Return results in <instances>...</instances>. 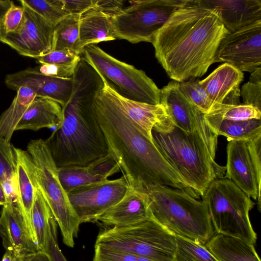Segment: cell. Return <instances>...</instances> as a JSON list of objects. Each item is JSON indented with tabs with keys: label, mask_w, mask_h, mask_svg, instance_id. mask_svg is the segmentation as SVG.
Listing matches in <instances>:
<instances>
[{
	"label": "cell",
	"mask_w": 261,
	"mask_h": 261,
	"mask_svg": "<svg viewBox=\"0 0 261 261\" xmlns=\"http://www.w3.org/2000/svg\"><path fill=\"white\" fill-rule=\"evenodd\" d=\"M228 33L218 10L205 0H185L151 43L167 75L179 83L202 76L218 62L219 45Z\"/></svg>",
	"instance_id": "1"
},
{
	"label": "cell",
	"mask_w": 261,
	"mask_h": 261,
	"mask_svg": "<svg viewBox=\"0 0 261 261\" xmlns=\"http://www.w3.org/2000/svg\"><path fill=\"white\" fill-rule=\"evenodd\" d=\"M94 108L110 153L129 188L163 186L197 195L164 158L153 142L141 132L116 101L113 90L104 82Z\"/></svg>",
	"instance_id": "2"
},
{
	"label": "cell",
	"mask_w": 261,
	"mask_h": 261,
	"mask_svg": "<svg viewBox=\"0 0 261 261\" xmlns=\"http://www.w3.org/2000/svg\"><path fill=\"white\" fill-rule=\"evenodd\" d=\"M72 79L71 96L62 108V121L45 140L58 168L85 165L109 153L94 108L104 81L83 58Z\"/></svg>",
	"instance_id": "3"
},
{
	"label": "cell",
	"mask_w": 261,
	"mask_h": 261,
	"mask_svg": "<svg viewBox=\"0 0 261 261\" xmlns=\"http://www.w3.org/2000/svg\"><path fill=\"white\" fill-rule=\"evenodd\" d=\"M152 142L187 186L199 197L215 179L223 178L225 166L218 165L198 132L174 126L169 132L152 130Z\"/></svg>",
	"instance_id": "4"
},
{
	"label": "cell",
	"mask_w": 261,
	"mask_h": 261,
	"mask_svg": "<svg viewBox=\"0 0 261 261\" xmlns=\"http://www.w3.org/2000/svg\"><path fill=\"white\" fill-rule=\"evenodd\" d=\"M145 195L152 218L175 235L205 245L214 235L207 207L185 190L147 186Z\"/></svg>",
	"instance_id": "5"
},
{
	"label": "cell",
	"mask_w": 261,
	"mask_h": 261,
	"mask_svg": "<svg viewBox=\"0 0 261 261\" xmlns=\"http://www.w3.org/2000/svg\"><path fill=\"white\" fill-rule=\"evenodd\" d=\"M201 197L215 232L255 244L257 235L249 218L255 203L232 181L225 178L214 180Z\"/></svg>",
	"instance_id": "6"
},
{
	"label": "cell",
	"mask_w": 261,
	"mask_h": 261,
	"mask_svg": "<svg viewBox=\"0 0 261 261\" xmlns=\"http://www.w3.org/2000/svg\"><path fill=\"white\" fill-rule=\"evenodd\" d=\"M27 151L33 159L37 187L59 226L65 245L73 248L81 224L62 187L55 164L45 141L31 140Z\"/></svg>",
	"instance_id": "7"
},
{
	"label": "cell",
	"mask_w": 261,
	"mask_h": 261,
	"mask_svg": "<svg viewBox=\"0 0 261 261\" xmlns=\"http://www.w3.org/2000/svg\"><path fill=\"white\" fill-rule=\"evenodd\" d=\"M95 246L157 261H173L176 237L152 218L133 226L109 228L99 233Z\"/></svg>",
	"instance_id": "8"
},
{
	"label": "cell",
	"mask_w": 261,
	"mask_h": 261,
	"mask_svg": "<svg viewBox=\"0 0 261 261\" xmlns=\"http://www.w3.org/2000/svg\"><path fill=\"white\" fill-rule=\"evenodd\" d=\"M81 56L119 96L136 102L160 104V89L144 71L115 59L95 44L86 46Z\"/></svg>",
	"instance_id": "9"
},
{
	"label": "cell",
	"mask_w": 261,
	"mask_h": 261,
	"mask_svg": "<svg viewBox=\"0 0 261 261\" xmlns=\"http://www.w3.org/2000/svg\"><path fill=\"white\" fill-rule=\"evenodd\" d=\"M185 0L130 1L119 14L112 17L116 39L132 43L152 42L154 34Z\"/></svg>",
	"instance_id": "10"
},
{
	"label": "cell",
	"mask_w": 261,
	"mask_h": 261,
	"mask_svg": "<svg viewBox=\"0 0 261 261\" xmlns=\"http://www.w3.org/2000/svg\"><path fill=\"white\" fill-rule=\"evenodd\" d=\"M261 137L253 141L230 140L227 146V163L223 178L232 181L260 210Z\"/></svg>",
	"instance_id": "11"
},
{
	"label": "cell",
	"mask_w": 261,
	"mask_h": 261,
	"mask_svg": "<svg viewBox=\"0 0 261 261\" xmlns=\"http://www.w3.org/2000/svg\"><path fill=\"white\" fill-rule=\"evenodd\" d=\"M129 187L122 176L75 187L67 192L81 223L98 219L125 195Z\"/></svg>",
	"instance_id": "12"
},
{
	"label": "cell",
	"mask_w": 261,
	"mask_h": 261,
	"mask_svg": "<svg viewBox=\"0 0 261 261\" xmlns=\"http://www.w3.org/2000/svg\"><path fill=\"white\" fill-rule=\"evenodd\" d=\"M160 91V103L174 126L187 132H199L215 156L218 136L208 125L204 114L181 91L179 83L171 81Z\"/></svg>",
	"instance_id": "13"
},
{
	"label": "cell",
	"mask_w": 261,
	"mask_h": 261,
	"mask_svg": "<svg viewBox=\"0 0 261 261\" xmlns=\"http://www.w3.org/2000/svg\"><path fill=\"white\" fill-rule=\"evenodd\" d=\"M22 6L24 12L19 25L14 31L0 36V41L21 56L36 59L52 51L55 25Z\"/></svg>",
	"instance_id": "14"
},
{
	"label": "cell",
	"mask_w": 261,
	"mask_h": 261,
	"mask_svg": "<svg viewBox=\"0 0 261 261\" xmlns=\"http://www.w3.org/2000/svg\"><path fill=\"white\" fill-rule=\"evenodd\" d=\"M217 59L242 72L261 67V20L228 33L220 43Z\"/></svg>",
	"instance_id": "15"
},
{
	"label": "cell",
	"mask_w": 261,
	"mask_h": 261,
	"mask_svg": "<svg viewBox=\"0 0 261 261\" xmlns=\"http://www.w3.org/2000/svg\"><path fill=\"white\" fill-rule=\"evenodd\" d=\"M5 83L7 87L15 91L21 87H27L34 91L36 97L51 99L63 108L71 96L73 79L43 75L29 67L7 74Z\"/></svg>",
	"instance_id": "16"
},
{
	"label": "cell",
	"mask_w": 261,
	"mask_h": 261,
	"mask_svg": "<svg viewBox=\"0 0 261 261\" xmlns=\"http://www.w3.org/2000/svg\"><path fill=\"white\" fill-rule=\"evenodd\" d=\"M0 224L6 251L20 257L39 251L26 226L19 204L6 203L3 205Z\"/></svg>",
	"instance_id": "17"
},
{
	"label": "cell",
	"mask_w": 261,
	"mask_h": 261,
	"mask_svg": "<svg viewBox=\"0 0 261 261\" xmlns=\"http://www.w3.org/2000/svg\"><path fill=\"white\" fill-rule=\"evenodd\" d=\"M113 91L114 98L121 110L150 141H152V130L166 133L174 127V125L162 104L153 105L134 101Z\"/></svg>",
	"instance_id": "18"
},
{
	"label": "cell",
	"mask_w": 261,
	"mask_h": 261,
	"mask_svg": "<svg viewBox=\"0 0 261 261\" xmlns=\"http://www.w3.org/2000/svg\"><path fill=\"white\" fill-rule=\"evenodd\" d=\"M152 218L144 193L128 188L123 197L98 219L103 225L123 227L135 225Z\"/></svg>",
	"instance_id": "19"
},
{
	"label": "cell",
	"mask_w": 261,
	"mask_h": 261,
	"mask_svg": "<svg viewBox=\"0 0 261 261\" xmlns=\"http://www.w3.org/2000/svg\"><path fill=\"white\" fill-rule=\"evenodd\" d=\"M119 171L117 164L109 153L85 165L58 168L59 177L66 192L77 187L107 180Z\"/></svg>",
	"instance_id": "20"
},
{
	"label": "cell",
	"mask_w": 261,
	"mask_h": 261,
	"mask_svg": "<svg viewBox=\"0 0 261 261\" xmlns=\"http://www.w3.org/2000/svg\"><path fill=\"white\" fill-rule=\"evenodd\" d=\"M216 8L229 33H233L261 20L260 0H205Z\"/></svg>",
	"instance_id": "21"
},
{
	"label": "cell",
	"mask_w": 261,
	"mask_h": 261,
	"mask_svg": "<svg viewBox=\"0 0 261 261\" xmlns=\"http://www.w3.org/2000/svg\"><path fill=\"white\" fill-rule=\"evenodd\" d=\"M243 79V72L224 63L199 83L213 102L221 105L230 96L240 93L239 86Z\"/></svg>",
	"instance_id": "22"
},
{
	"label": "cell",
	"mask_w": 261,
	"mask_h": 261,
	"mask_svg": "<svg viewBox=\"0 0 261 261\" xmlns=\"http://www.w3.org/2000/svg\"><path fill=\"white\" fill-rule=\"evenodd\" d=\"M16 150L17 156L16 174L20 206L26 226L35 241L31 220L35 192L37 187L35 178L34 164L27 150L17 148Z\"/></svg>",
	"instance_id": "23"
},
{
	"label": "cell",
	"mask_w": 261,
	"mask_h": 261,
	"mask_svg": "<svg viewBox=\"0 0 261 261\" xmlns=\"http://www.w3.org/2000/svg\"><path fill=\"white\" fill-rule=\"evenodd\" d=\"M63 120L61 106L47 98L36 97L15 127V130H38L58 126Z\"/></svg>",
	"instance_id": "24"
},
{
	"label": "cell",
	"mask_w": 261,
	"mask_h": 261,
	"mask_svg": "<svg viewBox=\"0 0 261 261\" xmlns=\"http://www.w3.org/2000/svg\"><path fill=\"white\" fill-rule=\"evenodd\" d=\"M80 47L116 40L112 17L94 7L81 15L79 23Z\"/></svg>",
	"instance_id": "25"
},
{
	"label": "cell",
	"mask_w": 261,
	"mask_h": 261,
	"mask_svg": "<svg viewBox=\"0 0 261 261\" xmlns=\"http://www.w3.org/2000/svg\"><path fill=\"white\" fill-rule=\"evenodd\" d=\"M218 261H260L254 245L216 233L205 244Z\"/></svg>",
	"instance_id": "26"
},
{
	"label": "cell",
	"mask_w": 261,
	"mask_h": 261,
	"mask_svg": "<svg viewBox=\"0 0 261 261\" xmlns=\"http://www.w3.org/2000/svg\"><path fill=\"white\" fill-rule=\"evenodd\" d=\"M206 122L217 135L226 137L230 140L253 141L261 137V120L252 119L233 121L219 119L204 115Z\"/></svg>",
	"instance_id": "27"
},
{
	"label": "cell",
	"mask_w": 261,
	"mask_h": 261,
	"mask_svg": "<svg viewBox=\"0 0 261 261\" xmlns=\"http://www.w3.org/2000/svg\"><path fill=\"white\" fill-rule=\"evenodd\" d=\"M9 107L0 116V137L11 141L15 127L36 94L30 88L22 86L17 91Z\"/></svg>",
	"instance_id": "28"
},
{
	"label": "cell",
	"mask_w": 261,
	"mask_h": 261,
	"mask_svg": "<svg viewBox=\"0 0 261 261\" xmlns=\"http://www.w3.org/2000/svg\"><path fill=\"white\" fill-rule=\"evenodd\" d=\"M81 16L80 14L67 15L55 25L52 51L67 50L78 56L82 54L79 38Z\"/></svg>",
	"instance_id": "29"
},
{
	"label": "cell",
	"mask_w": 261,
	"mask_h": 261,
	"mask_svg": "<svg viewBox=\"0 0 261 261\" xmlns=\"http://www.w3.org/2000/svg\"><path fill=\"white\" fill-rule=\"evenodd\" d=\"M53 217L49 205L37 187L35 192L31 220L34 239L38 250L45 251L49 223Z\"/></svg>",
	"instance_id": "30"
},
{
	"label": "cell",
	"mask_w": 261,
	"mask_h": 261,
	"mask_svg": "<svg viewBox=\"0 0 261 261\" xmlns=\"http://www.w3.org/2000/svg\"><path fill=\"white\" fill-rule=\"evenodd\" d=\"M175 237L173 261H218L205 245L179 236Z\"/></svg>",
	"instance_id": "31"
},
{
	"label": "cell",
	"mask_w": 261,
	"mask_h": 261,
	"mask_svg": "<svg viewBox=\"0 0 261 261\" xmlns=\"http://www.w3.org/2000/svg\"><path fill=\"white\" fill-rule=\"evenodd\" d=\"M198 79H191L178 82L181 91L189 100L202 113L207 114L220 105L213 102L199 83Z\"/></svg>",
	"instance_id": "32"
},
{
	"label": "cell",
	"mask_w": 261,
	"mask_h": 261,
	"mask_svg": "<svg viewBox=\"0 0 261 261\" xmlns=\"http://www.w3.org/2000/svg\"><path fill=\"white\" fill-rule=\"evenodd\" d=\"M207 115L221 119L243 121L252 119H260L261 110L250 105L221 104Z\"/></svg>",
	"instance_id": "33"
},
{
	"label": "cell",
	"mask_w": 261,
	"mask_h": 261,
	"mask_svg": "<svg viewBox=\"0 0 261 261\" xmlns=\"http://www.w3.org/2000/svg\"><path fill=\"white\" fill-rule=\"evenodd\" d=\"M15 148L10 141L0 137V182L16 174L17 156Z\"/></svg>",
	"instance_id": "34"
},
{
	"label": "cell",
	"mask_w": 261,
	"mask_h": 261,
	"mask_svg": "<svg viewBox=\"0 0 261 261\" xmlns=\"http://www.w3.org/2000/svg\"><path fill=\"white\" fill-rule=\"evenodd\" d=\"M19 2L22 5L35 11L54 25L68 15L56 7L51 0H20Z\"/></svg>",
	"instance_id": "35"
},
{
	"label": "cell",
	"mask_w": 261,
	"mask_h": 261,
	"mask_svg": "<svg viewBox=\"0 0 261 261\" xmlns=\"http://www.w3.org/2000/svg\"><path fill=\"white\" fill-rule=\"evenodd\" d=\"M93 261H157L129 252L94 246Z\"/></svg>",
	"instance_id": "36"
},
{
	"label": "cell",
	"mask_w": 261,
	"mask_h": 261,
	"mask_svg": "<svg viewBox=\"0 0 261 261\" xmlns=\"http://www.w3.org/2000/svg\"><path fill=\"white\" fill-rule=\"evenodd\" d=\"M81 56L76 55L67 50H53L42 56L36 58L40 64H54L67 65H76Z\"/></svg>",
	"instance_id": "37"
},
{
	"label": "cell",
	"mask_w": 261,
	"mask_h": 261,
	"mask_svg": "<svg viewBox=\"0 0 261 261\" xmlns=\"http://www.w3.org/2000/svg\"><path fill=\"white\" fill-rule=\"evenodd\" d=\"M53 4L67 15L80 14L94 7L96 0H51Z\"/></svg>",
	"instance_id": "38"
},
{
	"label": "cell",
	"mask_w": 261,
	"mask_h": 261,
	"mask_svg": "<svg viewBox=\"0 0 261 261\" xmlns=\"http://www.w3.org/2000/svg\"><path fill=\"white\" fill-rule=\"evenodd\" d=\"M24 8L14 2L4 15L1 27L0 36L14 31L19 25L23 17Z\"/></svg>",
	"instance_id": "39"
},
{
	"label": "cell",
	"mask_w": 261,
	"mask_h": 261,
	"mask_svg": "<svg viewBox=\"0 0 261 261\" xmlns=\"http://www.w3.org/2000/svg\"><path fill=\"white\" fill-rule=\"evenodd\" d=\"M57 241V223L53 217L49 223L45 251L48 254L51 261H67L60 250Z\"/></svg>",
	"instance_id": "40"
},
{
	"label": "cell",
	"mask_w": 261,
	"mask_h": 261,
	"mask_svg": "<svg viewBox=\"0 0 261 261\" xmlns=\"http://www.w3.org/2000/svg\"><path fill=\"white\" fill-rule=\"evenodd\" d=\"M76 65H67L54 64H40L34 67L38 72L45 75L59 77H72Z\"/></svg>",
	"instance_id": "41"
},
{
	"label": "cell",
	"mask_w": 261,
	"mask_h": 261,
	"mask_svg": "<svg viewBox=\"0 0 261 261\" xmlns=\"http://www.w3.org/2000/svg\"><path fill=\"white\" fill-rule=\"evenodd\" d=\"M243 103L252 105L261 110V82L248 81L240 90Z\"/></svg>",
	"instance_id": "42"
},
{
	"label": "cell",
	"mask_w": 261,
	"mask_h": 261,
	"mask_svg": "<svg viewBox=\"0 0 261 261\" xmlns=\"http://www.w3.org/2000/svg\"><path fill=\"white\" fill-rule=\"evenodd\" d=\"M1 183L5 194L6 203H10L20 205L17 174L5 178Z\"/></svg>",
	"instance_id": "43"
},
{
	"label": "cell",
	"mask_w": 261,
	"mask_h": 261,
	"mask_svg": "<svg viewBox=\"0 0 261 261\" xmlns=\"http://www.w3.org/2000/svg\"><path fill=\"white\" fill-rule=\"evenodd\" d=\"M124 1L96 0L95 7L104 14L113 17L120 13L124 9Z\"/></svg>",
	"instance_id": "44"
},
{
	"label": "cell",
	"mask_w": 261,
	"mask_h": 261,
	"mask_svg": "<svg viewBox=\"0 0 261 261\" xmlns=\"http://www.w3.org/2000/svg\"><path fill=\"white\" fill-rule=\"evenodd\" d=\"M23 261H51L48 254L44 251L39 250L28 254L23 257Z\"/></svg>",
	"instance_id": "45"
},
{
	"label": "cell",
	"mask_w": 261,
	"mask_h": 261,
	"mask_svg": "<svg viewBox=\"0 0 261 261\" xmlns=\"http://www.w3.org/2000/svg\"><path fill=\"white\" fill-rule=\"evenodd\" d=\"M13 3V2L10 0H0V27L4 15Z\"/></svg>",
	"instance_id": "46"
},
{
	"label": "cell",
	"mask_w": 261,
	"mask_h": 261,
	"mask_svg": "<svg viewBox=\"0 0 261 261\" xmlns=\"http://www.w3.org/2000/svg\"><path fill=\"white\" fill-rule=\"evenodd\" d=\"M1 261H23V257L17 256L13 253L6 251Z\"/></svg>",
	"instance_id": "47"
},
{
	"label": "cell",
	"mask_w": 261,
	"mask_h": 261,
	"mask_svg": "<svg viewBox=\"0 0 261 261\" xmlns=\"http://www.w3.org/2000/svg\"><path fill=\"white\" fill-rule=\"evenodd\" d=\"M249 81L251 82H261V67H259L251 72Z\"/></svg>",
	"instance_id": "48"
},
{
	"label": "cell",
	"mask_w": 261,
	"mask_h": 261,
	"mask_svg": "<svg viewBox=\"0 0 261 261\" xmlns=\"http://www.w3.org/2000/svg\"><path fill=\"white\" fill-rule=\"evenodd\" d=\"M6 198L4 190L1 183L0 182V205H4L6 204Z\"/></svg>",
	"instance_id": "49"
},
{
	"label": "cell",
	"mask_w": 261,
	"mask_h": 261,
	"mask_svg": "<svg viewBox=\"0 0 261 261\" xmlns=\"http://www.w3.org/2000/svg\"><path fill=\"white\" fill-rule=\"evenodd\" d=\"M0 237H1L2 238L3 237V229H2L1 224H0Z\"/></svg>",
	"instance_id": "50"
}]
</instances>
